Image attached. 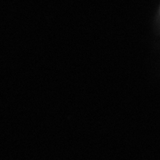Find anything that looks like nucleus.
Here are the masks:
<instances>
[]
</instances>
